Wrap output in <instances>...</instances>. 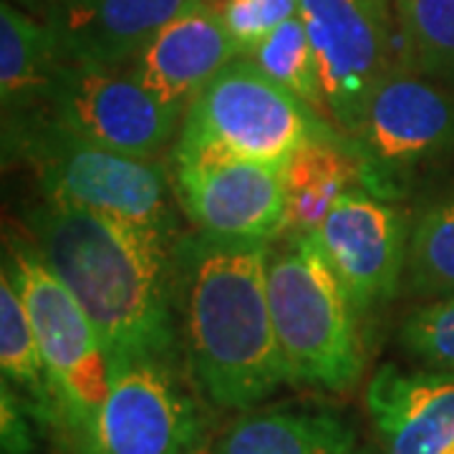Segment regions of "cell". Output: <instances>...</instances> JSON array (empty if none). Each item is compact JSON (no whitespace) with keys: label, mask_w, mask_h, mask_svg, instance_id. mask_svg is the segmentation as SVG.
<instances>
[{"label":"cell","mask_w":454,"mask_h":454,"mask_svg":"<svg viewBox=\"0 0 454 454\" xmlns=\"http://www.w3.org/2000/svg\"><path fill=\"white\" fill-rule=\"evenodd\" d=\"M268 258L265 240L184 232L175 245L182 356L200 394L217 409L243 414L288 384L268 301Z\"/></svg>","instance_id":"6da1fadb"},{"label":"cell","mask_w":454,"mask_h":454,"mask_svg":"<svg viewBox=\"0 0 454 454\" xmlns=\"http://www.w3.org/2000/svg\"><path fill=\"white\" fill-rule=\"evenodd\" d=\"M35 253L79 301L114 361H184L175 309V245L94 212L38 202L26 212Z\"/></svg>","instance_id":"7a4b0ae2"},{"label":"cell","mask_w":454,"mask_h":454,"mask_svg":"<svg viewBox=\"0 0 454 454\" xmlns=\"http://www.w3.org/2000/svg\"><path fill=\"white\" fill-rule=\"evenodd\" d=\"M3 152L31 167L49 202L142 227L172 245L184 235L172 175L157 160L94 145L46 112L3 119Z\"/></svg>","instance_id":"3957f363"},{"label":"cell","mask_w":454,"mask_h":454,"mask_svg":"<svg viewBox=\"0 0 454 454\" xmlns=\"http://www.w3.org/2000/svg\"><path fill=\"white\" fill-rule=\"evenodd\" d=\"M268 301L288 384L354 389L366 372L358 310L310 235H286V245L270 250Z\"/></svg>","instance_id":"277c9868"},{"label":"cell","mask_w":454,"mask_h":454,"mask_svg":"<svg viewBox=\"0 0 454 454\" xmlns=\"http://www.w3.org/2000/svg\"><path fill=\"white\" fill-rule=\"evenodd\" d=\"M3 270L31 316L59 409L66 454H97V427L112 384V358L79 301L53 276L31 240L8 238Z\"/></svg>","instance_id":"5b68a950"},{"label":"cell","mask_w":454,"mask_h":454,"mask_svg":"<svg viewBox=\"0 0 454 454\" xmlns=\"http://www.w3.org/2000/svg\"><path fill=\"white\" fill-rule=\"evenodd\" d=\"M333 124L293 97L247 56H238L187 106L172 160L235 157L286 164Z\"/></svg>","instance_id":"8992f818"},{"label":"cell","mask_w":454,"mask_h":454,"mask_svg":"<svg viewBox=\"0 0 454 454\" xmlns=\"http://www.w3.org/2000/svg\"><path fill=\"white\" fill-rule=\"evenodd\" d=\"M348 142L358 184L399 202L424 169L454 154V94L404 64L394 66L372 91Z\"/></svg>","instance_id":"52a82bcc"},{"label":"cell","mask_w":454,"mask_h":454,"mask_svg":"<svg viewBox=\"0 0 454 454\" xmlns=\"http://www.w3.org/2000/svg\"><path fill=\"white\" fill-rule=\"evenodd\" d=\"M205 402L184 361H114L97 454H195L210 444Z\"/></svg>","instance_id":"ba28073f"},{"label":"cell","mask_w":454,"mask_h":454,"mask_svg":"<svg viewBox=\"0 0 454 454\" xmlns=\"http://www.w3.org/2000/svg\"><path fill=\"white\" fill-rule=\"evenodd\" d=\"M43 112L83 139L139 160H157L177 142L184 119L146 91L129 66L76 61L59 68Z\"/></svg>","instance_id":"9c48e42d"},{"label":"cell","mask_w":454,"mask_h":454,"mask_svg":"<svg viewBox=\"0 0 454 454\" xmlns=\"http://www.w3.org/2000/svg\"><path fill=\"white\" fill-rule=\"evenodd\" d=\"M324 74L331 124L351 137L379 82L402 64L391 0H301Z\"/></svg>","instance_id":"30bf717a"},{"label":"cell","mask_w":454,"mask_h":454,"mask_svg":"<svg viewBox=\"0 0 454 454\" xmlns=\"http://www.w3.org/2000/svg\"><path fill=\"white\" fill-rule=\"evenodd\" d=\"M409 235L411 215L404 207L354 187L310 232V240L358 316H369L394 301L404 286Z\"/></svg>","instance_id":"8fae6325"},{"label":"cell","mask_w":454,"mask_h":454,"mask_svg":"<svg viewBox=\"0 0 454 454\" xmlns=\"http://www.w3.org/2000/svg\"><path fill=\"white\" fill-rule=\"evenodd\" d=\"M179 212L195 225L227 240H265L283 232V164L235 157L172 160Z\"/></svg>","instance_id":"7c38bea8"},{"label":"cell","mask_w":454,"mask_h":454,"mask_svg":"<svg viewBox=\"0 0 454 454\" xmlns=\"http://www.w3.org/2000/svg\"><path fill=\"white\" fill-rule=\"evenodd\" d=\"M238 56L243 51L227 31L220 8L200 3L157 31L129 68L164 106L184 114L200 91Z\"/></svg>","instance_id":"4fadbf2b"},{"label":"cell","mask_w":454,"mask_h":454,"mask_svg":"<svg viewBox=\"0 0 454 454\" xmlns=\"http://www.w3.org/2000/svg\"><path fill=\"white\" fill-rule=\"evenodd\" d=\"M207 0H49L43 20L64 61L131 66L169 20Z\"/></svg>","instance_id":"5bb4252c"},{"label":"cell","mask_w":454,"mask_h":454,"mask_svg":"<svg viewBox=\"0 0 454 454\" xmlns=\"http://www.w3.org/2000/svg\"><path fill=\"white\" fill-rule=\"evenodd\" d=\"M366 411L384 454H454V376L381 364L366 387Z\"/></svg>","instance_id":"9a60e30c"},{"label":"cell","mask_w":454,"mask_h":454,"mask_svg":"<svg viewBox=\"0 0 454 454\" xmlns=\"http://www.w3.org/2000/svg\"><path fill=\"white\" fill-rule=\"evenodd\" d=\"M356 427L331 409L270 406L243 411L215 454H354Z\"/></svg>","instance_id":"2e32d148"},{"label":"cell","mask_w":454,"mask_h":454,"mask_svg":"<svg viewBox=\"0 0 454 454\" xmlns=\"http://www.w3.org/2000/svg\"><path fill=\"white\" fill-rule=\"evenodd\" d=\"M64 53L46 20L0 3V106L3 119L46 109Z\"/></svg>","instance_id":"e0dca14e"},{"label":"cell","mask_w":454,"mask_h":454,"mask_svg":"<svg viewBox=\"0 0 454 454\" xmlns=\"http://www.w3.org/2000/svg\"><path fill=\"white\" fill-rule=\"evenodd\" d=\"M354 187H361L356 154L340 131H328L298 146L283 164V232L310 235L331 207Z\"/></svg>","instance_id":"ac0fdd59"},{"label":"cell","mask_w":454,"mask_h":454,"mask_svg":"<svg viewBox=\"0 0 454 454\" xmlns=\"http://www.w3.org/2000/svg\"><path fill=\"white\" fill-rule=\"evenodd\" d=\"M0 369L3 381H8L31 406L38 429L59 439V409L41 356V346L26 303L5 270L0 276Z\"/></svg>","instance_id":"d6986e66"},{"label":"cell","mask_w":454,"mask_h":454,"mask_svg":"<svg viewBox=\"0 0 454 454\" xmlns=\"http://www.w3.org/2000/svg\"><path fill=\"white\" fill-rule=\"evenodd\" d=\"M402 291L419 301L454 298V187L411 217Z\"/></svg>","instance_id":"ffe728a7"},{"label":"cell","mask_w":454,"mask_h":454,"mask_svg":"<svg viewBox=\"0 0 454 454\" xmlns=\"http://www.w3.org/2000/svg\"><path fill=\"white\" fill-rule=\"evenodd\" d=\"M402 64L454 89V0H394Z\"/></svg>","instance_id":"44dd1931"},{"label":"cell","mask_w":454,"mask_h":454,"mask_svg":"<svg viewBox=\"0 0 454 454\" xmlns=\"http://www.w3.org/2000/svg\"><path fill=\"white\" fill-rule=\"evenodd\" d=\"M243 56H247L262 74H268L283 89H288L293 97L309 104L313 112L321 114L325 121H331L321 64L301 16L286 20Z\"/></svg>","instance_id":"7402d4cb"},{"label":"cell","mask_w":454,"mask_h":454,"mask_svg":"<svg viewBox=\"0 0 454 454\" xmlns=\"http://www.w3.org/2000/svg\"><path fill=\"white\" fill-rule=\"evenodd\" d=\"M399 343L424 369L454 376V298L427 301L411 310Z\"/></svg>","instance_id":"603a6c76"},{"label":"cell","mask_w":454,"mask_h":454,"mask_svg":"<svg viewBox=\"0 0 454 454\" xmlns=\"http://www.w3.org/2000/svg\"><path fill=\"white\" fill-rule=\"evenodd\" d=\"M227 31L243 53L301 13V0H220Z\"/></svg>","instance_id":"cb8c5ba5"},{"label":"cell","mask_w":454,"mask_h":454,"mask_svg":"<svg viewBox=\"0 0 454 454\" xmlns=\"http://www.w3.org/2000/svg\"><path fill=\"white\" fill-rule=\"evenodd\" d=\"M35 417L8 381H0V450L3 454L35 452Z\"/></svg>","instance_id":"d4e9b609"},{"label":"cell","mask_w":454,"mask_h":454,"mask_svg":"<svg viewBox=\"0 0 454 454\" xmlns=\"http://www.w3.org/2000/svg\"><path fill=\"white\" fill-rule=\"evenodd\" d=\"M11 3H16L18 8L28 11L33 16L43 18V11H46V3H49V0H11Z\"/></svg>","instance_id":"484cf974"},{"label":"cell","mask_w":454,"mask_h":454,"mask_svg":"<svg viewBox=\"0 0 454 454\" xmlns=\"http://www.w3.org/2000/svg\"><path fill=\"white\" fill-rule=\"evenodd\" d=\"M354 454H381L376 447H372V444H358L356 447V452Z\"/></svg>","instance_id":"4316f807"},{"label":"cell","mask_w":454,"mask_h":454,"mask_svg":"<svg viewBox=\"0 0 454 454\" xmlns=\"http://www.w3.org/2000/svg\"><path fill=\"white\" fill-rule=\"evenodd\" d=\"M207 3H212V5H220V0H207Z\"/></svg>","instance_id":"83f0119b"}]
</instances>
